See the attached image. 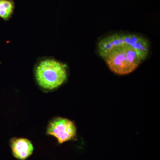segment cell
I'll list each match as a JSON object with an SVG mask.
<instances>
[{"mask_svg":"<svg viewBox=\"0 0 160 160\" xmlns=\"http://www.w3.org/2000/svg\"><path fill=\"white\" fill-rule=\"evenodd\" d=\"M66 64L51 58L41 60L35 68V76L39 86L46 90L57 89L67 80Z\"/></svg>","mask_w":160,"mask_h":160,"instance_id":"cell-1","label":"cell"},{"mask_svg":"<svg viewBox=\"0 0 160 160\" xmlns=\"http://www.w3.org/2000/svg\"><path fill=\"white\" fill-rule=\"evenodd\" d=\"M103 59L111 71L121 75L131 73L143 62L137 52L127 45L115 47Z\"/></svg>","mask_w":160,"mask_h":160,"instance_id":"cell-2","label":"cell"},{"mask_svg":"<svg viewBox=\"0 0 160 160\" xmlns=\"http://www.w3.org/2000/svg\"><path fill=\"white\" fill-rule=\"evenodd\" d=\"M125 45H129L134 49L143 61L148 56L149 45L148 40L133 34H112L103 38L98 43V52L103 59L115 47Z\"/></svg>","mask_w":160,"mask_h":160,"instance_id":"cell-3","label":"cell"},{"mask_svg":"<svg viewBox=\"0 0 160 160\" xmlns=\"http://www.w3.org/2000/svg\"><path fill=\"white\" fill-rule=\"evenodd\" d=\"M74 123L64 118H58L50 122L47 129V134L54 136L59 144L73 139L76 135Z\"/></svg>","mask_w":160,"mask_h":160,"instance_id":"cell-4","label":"cell"},{"mask_svg":"<svg viewBox=\"0 0 160 160\" xmlns=\"http://www.w3.org/2000/svg\"><path fill=\"white\" fill-rule=\"evenodd\" d=\"M13 156L19 160H26L32 154L34 148L29 140L24 138H13L10 142Z\"/></svg>","mask_w":160,"mask_h":160,"instance_id":"cell-5","label":"cell"},{"mask_svg":"<svg viewBox=\"0 0 160 160\" xmlns=\"http://www.w3.org/2000/svg\"><path fill=\"white\" fill-rule=\"evenodd\" d=\"M14 9V3L12 0H0V18L8 21Z\"/></svg>","mask_w":160,"mask_h":160,"instance_id":"cell-6","label":"cell"}]
</instances>
